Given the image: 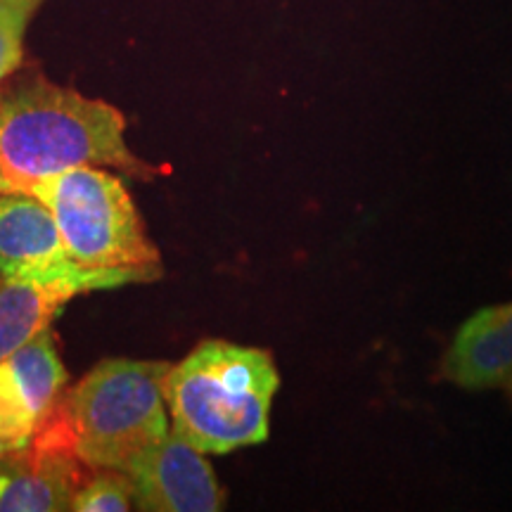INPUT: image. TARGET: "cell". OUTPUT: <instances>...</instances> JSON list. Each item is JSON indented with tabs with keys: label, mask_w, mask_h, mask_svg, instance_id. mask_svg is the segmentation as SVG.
Listing matches in <instances>:
<instances>
[{
	"label": "cell",
	"mask_w": 512,
	"mask_h": 512,
	"mask_svg": "<svg viewBox=\"0 0 512 512\" xmlns=\"http://www.w3.org/2000/svg\"><path fill=\"white\" fill-rule=\"evenodd\" d=\"M67 387V368L53 332L43 330L31 342L0 361V441L19 451L53 418Z\"/></svg>",
	"instance_id": "obj_7"
},
{
	"label": "cell",
	"mask_w": 512,
	"mask_h": 512,
	"mask_svg": "<svg viewBox=\"0 0 512 512\" xmlns=\"http://www.w3.org/2000/svg\"><path fill=\"white\" fill-rule=\"evenodd\" d=\"M133 508L131 477L121 470H95L74 494V512H128Z\"/></svg>",
	"instance_id": "obj_12"
},
{
	"label": "cell",
	"mask_w": 512,
	"mask_h": 512,
	"mask_svg": "<svg viewBox=\"0 0 512 512\" xmlns=\"http://www.w3.org/2000/svg\"><path fill=\"white\" fill-rule=\"evenodd\" d=\"M67 422L53 418L19 451L0 458V512H64L86 479Z\"/></svg>",
	"instance_id": "obj_5"
},
{
	"label": "cell",
	"mask_w": 512,
	"mask_h": 512,
	"mask_svg": "<svg viewBox=\"0 0 512 512\" xmlns=\"http://www.w3.org/2000/svg\"><path fill=\"white\" fill-rule=\"evenodd\" d=\"M280 375L266 349L204 339L164 382L171 432L204 453L261 444Z\"/></svg>",
	"instance_id": "obj_2"
},
{
	"label": "cell",
	"mask_w": 512,
	"mask_h": 512,
	"mask_svg": "<svg viewBox=\"0 0 512 512\" xmlns=\"http://www.w3.org/2000/svg\"><path fill=\"white\" fill-rule=\"evenodd\" d=\"M8 453H12V451L3 444V441H0V458H5V456H8Z\"/></svg>",
	"instance_id": "obj_13"
},
{
	"label": "cell",
	"mask_w": 512,
	"mask_h": 512,
	"mask_svg": "<svg viewBox=\"0 0 512 512\" xmlns=\"http://www.w3.org/2000/svg\"><path fill=\"white\" fill-rule=\"evenodd\" d=\"M53 214L64 247L91 268H162L143 216L119 176L76 166L31 188Z\"/></svg>",
	"instance_id": "obj_4"
},
{
	"label": "cell",
	"mask_w": 512,
	"mask_h": 512,
	"mask_svg": "<svg viewBox=\"0 0 512 512\" xmlns=\"http://www.w3.org/2000/svg\"><path fill=\"white\" fill-rule=\"evenodd\" d=\"M133 484V508L145 512H219L226 491L207 453L169 432L126 472Z\"/></svg>",
	"instance_id": "obj_8"
},
{
	"label": "cell",
	"mask_w": 512,
	"mask_h": 512,
	"mask_svg": "<svg viewBox=\"0 0 512 512\" xmlns=\"http://www.w3.org/2000/svg\"><path fill=\"white\" fill-rule=\"evenodd\" d=\"M76 166H112L140 183L157 176L126 145L121 110L19 67L0 81V195H29Z\"/></svg>",
	"instance_id": "obj_1"
},
{
	"label": "cell",
	"mask_w": 512,
	"mask_h": 512,
	"mask_svg": "<svg viewBox=\"0 0 512 512\" xmlns=\"http://www.w3.org/2000/svg\"><path fill=\"white\" fill-rule=\"evenodd\" d=\"M441 377L472 392L510 382L512 304L486 306L460 325L441 361Z\"/></svg>",
	"instance_id": "obj_10"
},
{
	"label": "cell",
	"mask_w": 512,
	"mask_h": 512,
	"mask_svg": "<svg viewBox=\"0 0 512 512\" xmlns=\"http://www.w3.org/2000/svg\"><path fill=\"white\" fill-rule=\"evenodd\" d=\"M162 268H81L72 275L0 280V361L50 328L64 306L93 290L150 283Z\"/></svg>",
	"instance_id": "obj_6"
},
{
	"label": "cell",
	"mask_w": 512,
	"mask_h": 512,
	"mask_svg": "<svg viewBox=\"0 0 512 512\" xmlns=\"http://www.w3.org/2000/svg\"><path fill=\"white\" fill-rule=\"evenodd\" d=\"M505 387H508V389H510V396H512V377H510V382H508V384H505Z\"/></svg>",
	"instance_id": "obj_14"
},
{
	"label": "cell",
	"mask_w": 512,
	"mask_h": 512,
	"mask_svg": "<svg viewBox=\"0 0 512 512\" xmlns=\"http://www.w3.org/2000/svg\"><path fill=\"white\" fill-rule=\"evenodd\" d=\"M50 209L34 195H0V280L79 273Z\"/></svg>",
	"instance_id": "obj_9"
},
{
	"label": "cell",
	"mask_w": 512,
	"mask_h": 512,
	"mask_svg": "<svg viewBox=\"0 0 512 512\" xmlns=\"http://www.w3.org/2000/svg\"><path fill=\"white\" fill-rule=\"evenodd\" d=\"M169 368L164 361L107 358L62 394L57 411L86 467L128 472L169 437Z\"/></svg>",
	"instance_id": "obj_3"
},
{
	"label": "cell",
	"mask_w": 512,
	"mask_h": 512,
	"mask_svg": "<svg viewBox=\"0 0 512 512\" xmlns=\"http://www.w3.org/2000/svg\"><path fill=\"white\" fill-rule=\"evenodd\" d=\"M46 0H0V81L24 64V36Z\"/></svg>",
	"instance_id": "obj_11"
}]
</instances>
